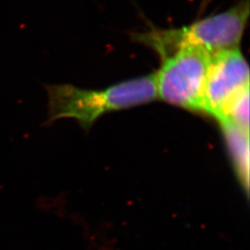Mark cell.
Here are the masks:
<instances>
[{"mask_svg": "<svg viewBox=\"0 0 250 250\" xmlns=\"http://www.w3.org/2000/svg\"><path fill=\"white\" fill-rule=\"evenodd\" d=\"M48 96L45 125L72 118L84 130L107 112L149 103L158 98L154 74L131 79L105 89H83L72 84L45 85Z\"/></svg>", "mask_w": 250, "mask_h": 250, "instance_id": "1", "label": "cell"}, {"mask_svg": "<svg viewBox=\"0 0 250 250\" xmlns=\"http://www.w3.org/2000/svg\"><path fill=\"white\" fill-rule=\"evenodd\" d=\"M250 15L249 0L228 10L210 15L188 26L160 30L134 36L136 42L147 45L161 58L182 46H195L213 55L238 47Z\"/></svg>", "mask_w": 250, "mask_h": 250, "instance_id": "2", "label": "cell"}, {"mask_svg": "<svg viewBox=\"0 0 250 250\" xmlns=\"http://www.w3.org/2000/svg\"><path fill=\"white\" fill-rule=\"evenodd\" d=\"M211 54L195 46H182L162 58L154 74L157 95L171 105L203 113L206 80Z\"/></svg>", "mask_w": 250, "mask_h": 250, "instance_id": "3", "label": "cell"}, {"mask_svg": "<svg viewBox=\"0 0 250 250\" xmlns=\"http://www.w3.org/2000/svg\"><path fill=\"white\" fill-rule=\"evenodd\" d=\"M250 88V68L238 47L211 56L206 80L203 113L219 121L224 108Z\"/></svg>", "mask_w": 250, "mask_h": 250, "instance_id": "4", "label": "cell"}, {"mask_svg": "<svg viewBox=\"0 0 250 250\" xmlns=\"http://www.w3.org/2000/svg\"><path fill=\"white\" fill-rule=\"evenodd\" d=\"M235 176L244 192L250 189V131L229 122L220 123Z\"/></svg>", "mask_w": 250, "mask_h": 250, "instance_id": "5", "label": "cell"}]
</instances>
